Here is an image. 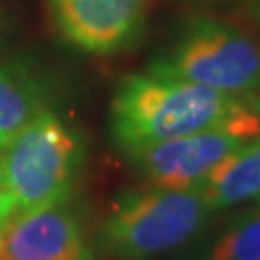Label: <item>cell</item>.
<instances>
[{
  "instance_id": "obj_1",
  "label": "cell",
  "mask_w": 260,
  "mask_h": 260,
  "mask_svg": "<svg viewBox=\"0 0 260 260\" xmlns=\"http://www.w3.org/2000/svg\"><path fill=\"white\" fill-rule=\"evenodd\" d=\"M251 104L147 70L118 85L110 104L112 139L125 152L210 129H225L249 141L260 137V116Z\"/></svg>"
},
{
  "instance_id": "obj_2",
  "label": "cell",
  "mask_w": 260,
  "mask_h": 260,
  "mask_svg": "<svg viewBox=\"0 0 260 260\" xmlns=\"http://www.w3.org/2000/svg\"><path fill=\"white\" fill-rule=\"evenodd\" d=\"M79 158L75 135L45 110L0 150V197L16 216L64 205Z\"/></svg>"
},
{
  "instance_id": "obj_3",
  "label": "cell",
  "mask_w": 260,
  "mask_h": 260,
  "mask_svg": "<svg viewBox=\"0 0 260 260\" xmlns=\"http://www.w3.org/2000/svg\"><path fill=\"white\" fill-rule=\"evenodd\" d=\"M149 70L252 103L260 87V43L233 23L195 16Z\"/></svg>"
},
{
  "instance_id": "obj_4",
  "label": "cell",
  "mask_w": 260,
  "mask_h": 260,
  "mask_svg": "<svg viewBox=\"0 0 260 260\" xmlns=\"http://www.w3.org/2000/svg\"><path fill=\"white\" fill-rule=\"evenodd\" d=\"M212 212L197 189L127 191L104 222L103 247L118 260L158 258L191 241Z\"/></svg>"
},
{
  "instance_id": "obj_5",
  "label": "cell",
  "mask_w": 260,
  "mask_h": 260,
  "mask_svg": "<svg viewBox=\"0 0 260 260\" xmlns=\"http://www.w3.org/2000/svg\"><path fill=\"white\" fill-rule=\"evenodd\" d=\"M60 33L91 54L131 48L147 27L152 0H50Z\"/></svg>"
},
{
  "instance_id": "obj_6",
  "label": "cell",
  "mask_w": 260,
  "mask_h": 260,
  "mask_svg": "<svg viewBox=\"0 0 260 260\" xmlns=\"http://www.w3.org/2000/svg\"><path fill=\"white\" fill-rule=\"evenodd\" d=\"M249 141L225 129L193 133L127 152L131 164L154 187L197 189L214 168Z\"/></svg>"
},
{
  "instance_id": "obj_7",
  "label": "cell",
  "mask_w": 260,
  "mask_h": 260,
  "mask_svg": "<svg viewBox=\"0 0 260 260\" xmlns=\"http://www.w3.org/2000/svg\"><path fill=\"white\" fill-rule=\"evenodd\" d=\"M0 260H93L75 214L64 205L21 214L0 232Z\"/></svg>"
},
{
  "instance_id": "obj_8",
  "label": "cell",
  "mask_w": 260,
  "mask_h": 260,
  "mask_svg": "<svg viewBox=\"0 0 260 260\" xmlns=\"http://www.w3.org/2000/svg\"><path fill=\"white\" fill-rule=\"evenodd\" d=\"M212 210L241 205L260 195V139L223 158L197 187Z\"/></svg>"
},
{
  "instance_id": "obj_9",
  "label": "cell",
  "mask_w": 260,
  "mask_h": 260,
  "mask_svg": "<svg viewBox=\"0 0 260 260\" xmlns=\"http://www.w3.org/2000/svg\"><path fill=\"white\" fill-rule=\"evenodd\" d=\"M45 110L47 93L37 77L16 62L0 64V150Z\"/></svg>"
},
{
  "instance_id": "obj_10",
  "label": "cell",
  "mask_w": 260,
  "mask_h": 260,
  "mask_svg": "<svg viewBox=\"0 0 260 260\" xmlns=\"http://www.w3.org/2000/svg\"><path fill=\"white\" fill-rule=\"evenodd\" d=\"M205 260H260V208L233 218L208 245Z\"/></svg>"
},
{
  "instance_id": "obj_11",
  "label": "cell",
  "mask_w": 260,
  "mask_h": 260,
  "mask_svg": "<svg viewBox=\"0 0 260 260\" xmlns=\"http://www.w3.org/2000/svg\"><path fill=\"white\" fill-rule=\"evenodd\" d=\"M249 14H251L252 18L256 19L260 23V0H256V2H252V4H249Z\"/></svg>"
},
{
  "instance_id": "obj_12",
  "label": "cell",
  "mask_w": 260,
  "mask_h": 260,
  "mask_svg": "<svg viewBox=\"0 0 260 260\" xmlns=\"http://www.w3.org/2000/svg\"><path fill=\"white\" fill-rule=\"evenodd\" d=\"M252 106H254V110L258 112V116H260V87H258V91H256V94H254V99H252Z\"/></svg>"
},
{
  "instance_id": "obj_13",
  "label": "cell",
  "mask_w": 260,
  "mask_h": 260,
  "mask_svg": "<svg viewBox=\"0 0 260 260\" xmlns=\"http://www.w3.org/2000/svg\"><path fill=\"white\" fill-rule=\"evenodd\" d=\"M189 2H222V0H189Z\"/></svg>"
},
{
  "instance_id": "obj_14",
  "label": "cell",
  "mask_w": 260,
  "mask_h": 260,
  "mask_svg": "<svg viewBox=\"0 0 260 260\" xmlns=\"http://www.w3.org/2000/svg\"><path fill=\"white\" fill-rule=\"evenodd\" d=\"M256 203H258V206H260V195H258V197H256Z\"/></svg>"
}]
</instances>
